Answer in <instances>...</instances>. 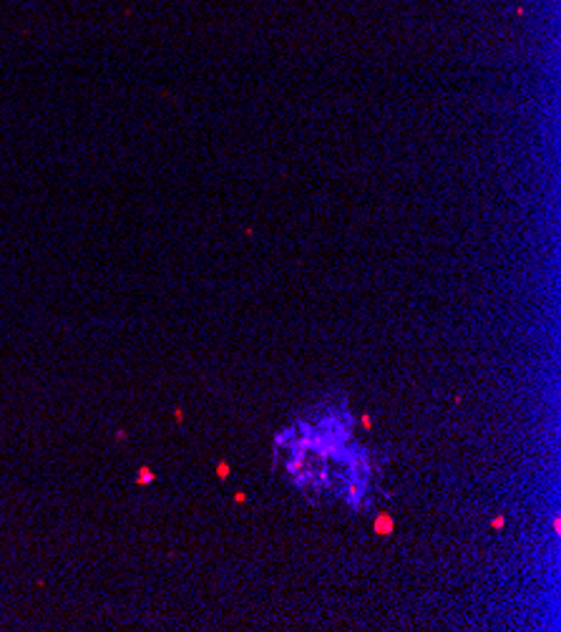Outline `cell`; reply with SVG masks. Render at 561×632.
<instances>
[{
  "mask_svg": "<svg viewBox=\"0 0 561 632\" xmlns=\"http://www.w3.org/2000/svg\"><path fill=\"white\" fill-rule=\"evenodd\" d=\"M373 529H375V534H380V537H383V534H393L395 521H393L390 514H380V516L375 519V526H373Z\"/></svg>",
  "mask_w": 561,
  "mask_h": 632,
  "instance_id": "obj_1",
  "label": "cell"
},
{
  "mask_svg": "<svg viewBox=\"0 0 561 632\" xmlns=\"http://www.w3.org/2000/svg\"><path fill=\"white\" fill-rule=\"evenodd\" d=\"M154 481H156V474L148 466H141L136 471V486H148V483H154Z\"/></svg>",
  "mask_w": 561,
  "mask_h": 632,
  "instance_id": "obj_2",
  "label": "cell"
},
{
  "mask_svg": "<svg viewBox=\"0 0 561 632\" xmlns=\"http://www.w3.org/2000/svg\"><path fill=\"white\" fill-rule=\"evenodd\" d=\"M360 423H362V426H365V428H373V426H370V423H373V421H370V416H368V413H365V416H362V418H360Z\"/></svg>",
  "mask_w": 561,
  "mask_h": 632,
  "instance_id": "obj_5",
  "label": "cell"
},
{
  "mask_svg": "<svg viewBox=\"0 0 561 632\" xmlns=\"http://www.w3.org/2000/svg\"><path fill=\"white\" fill-rule=\"evenodd\" d=\"M126 438H128L126 431H116V441H126Z\"/></svg>",
  "mask_w": 561,
  "mask_h": 632,
  "instance_id": "obj_6",
  "label": "cell"
},
{
  "mask_svg": "<svg viewBox=\"0 0 561 632\" xmlns=\"http://www.w3.org/2000/svg\"><path fill=\"white\" fill-rule=\"evenodd\" d=\"M503 521H506V519H503V516H496V519H493V521H491V526H493V529H496V532H499V529H501V526H503Z\"/></svg>",
  "mask_w": 561,
  "mask_h": 632,
  "instance_id": "obj_4",
  "label": "cell"
},
{
  "mask_svg": "<svg viewBox=\"0 0 561 632\" xmlns=\"http://www.w3.org/2000/svg\"><path fill=\"white\" fill-rule=\"evenodd\" d=\"M234 501H247V494H242V491L234 494Z\"/></svg>",
  "mask_w": 561,
  "mask_h": 632,
  "instance_id": "obj_7",
  "label": "cell"
},
{
  "mask_svg": "<svg viewBox=\"0 0 561 632\" xmlns=\"http://www.w3.org/2000/svg\"><path fill=\"white\" fill-rule=\"evenodd\" d=\"M217 476H219V479H227V476H229V464L219 461V464H217Z\"/></svg>",
  "mask_w": 561,
  "mask_h": 632,
  "instance_id": "obj_3",
  "label": "cell"
},
{
  "mask_svg": "<svg viewBox=\"0 0 561 632\" xmlns=\"http://www.w3.org/2000/svg\"><path fill=\"white\" fill-rule=\"evenodd\" d=\"M174 418H177V421H181V418H184V411H181V408H177V411H174Z\"/></svg>",
  "mask_w": 561,
  "mask_h": 632,
  "instance_id": "obj_8",
  "label": "cell"
}]
</instances>
